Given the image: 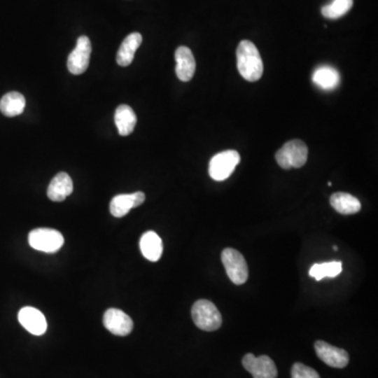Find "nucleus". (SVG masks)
Returning <instances> with one entry per match:
<instances>
[{
	"mask_svg": "<svg viewBox=\"0 0 378 378\" xmlns=\"http://www.w3.org/2000/svg\"><path fill=\"white\" fill-rule=\"evenodd\" d=\"M176 73L178 79L183 82L190 81L195 71V60L190 48L187 46H180L176 48Z\"/></svg>",
	"mask_w": 378,
	"mask_h": 378,
	"instance_id": "obj_13",
	"label": "nucleus"
},
{
	"mask_svg": "<svg viewBox=\"0 0 378 378\" xmlns=\"http://www.w3.org/2000/svg\"><path fill=\"white\" fill-rule=\"evenodd\" d=\"M342 262H338V260L315 264L311 267L309 274L316 281H321L325 277H332L333 279V277H336L342 273Z\"/></svg>",
	"mask_w": 378,
	"mask_h": 378,
	"instance_id": "obj_21",
	"label": "nucleus"
},
{
	"mask_svg": "<svg viewBox=\"0 0 378 378\" xmlns=\"http://www.w3.org/2000/svg\"><path fill=\"white\" fill-rule=\"evenodd\" d=\"M103 325L113 335L126 336L132 331V319L123 311L111 308L103 315Z\"/></svg>",
	"mask_w": 378,
	"mask_h": 378,
	"instance_id": "obj_10",
	"label": "nucleus"
},
{
	"mask_svg": "<svg viewBox=\"0 0 378 378\" xmlns=\"http://www.w3.org/2000/svg\"><path fill=\"white\" fill-rule=\"evenodd\" d=\"M332 207L342 214H354L360 210L361 204L357 197L350 193L335 192L330 197Z\"/></svg>",
	"mask_w": 378,
	"mask_h": 378,
	"instance_id": "obj_19",
	"label": "nucleus"
},
{
	"mask_svg": "<svg viewBox=\"0 0 378 378\" xmlns=\"http://www.w3.org/2000/svg\"><path fill=\"white\" fill-rule=\"evenodd\" d=\"M74 185L71 176L66 172H59L50 181L48 188V199L54 202H62L73 192Z\"/></svg>",
	"mask_w": 378,
	"mask_h": 378,
	"instance_id": "obj_14",
	"label": "nucleus"
},
{
	"mask_svg": "<svg viewBox=\"0 0 378 378\" xmlns=\"http://www.w3.org/2000/svg\"><path fill=\"white\" fill-rule=\"evenodd\" d=\"M142 43L140 33H132L122 42L117 52V63L120 66H128L134 60V52Z\"/></svg>",
	"mask_w": 378,
	"mask_h": 378,
	"instance_id": "obj_16",
	"label": "nucleus"
},
{
	"mask_svg": "<svg viewBox=\"0 0 378 378\" xmlns=\"http://www.w3.org/2000/svg\"><path fill=\"white\" fill-rule=\"evenodd\" d=\"M191 316L195 326L203 331H216L222 325L220 311L207 300H200L193 304Z\"/></svg>",
	"mask_w": 378,
	"mask_h": 378,
	"instance_id": "obj_2",
	"label": "nucleus"
},
{
	"mask_svg": "<svg viewBox=\"0 0 378 378\" xmlns=\"http://www.w3.org/2000/svg\"><path fill=\"white\" fill-rule=\"evenodd\" d=\"M25 108V98L18 92H10L0 100V111L6 117H16Z\"/></svg>",
	"mask_w": 378,
	"mask_h": 378,
	"instance_id": "obj_20",
	"label": "nucleus"
},
{
	"mask_svg": "<svg viewBox=\"0 0 378 378\" xmlns=\"http://www.w3.org/2000/svg\"><path fill=\"white\" fill-rule=\"evenodd\" d=\"M29 244L38 251L55 253L62 247L64 239L56 229L37 228L29 232Z\"/></svg>",
	"mask_w": 378,
	"mask_h": 378,
	"instance_id": "obj_4",
	"label": "nucleus"
},
{
	"mask_svg": "<svg viewBox=\"0 0 378 378\" xmlns=\"http://www.w3.org/2000/svg\"><path fill=\"white\" fill-rule=\"evenodd\" d=\"M140 249L145 258L150 262H158L163 252L161 237L155 231H147L141 237Z\"/></svg>",
	"mask_w": 378,
	"mask_h": 378,
	"instance_id": "obj_15",
	"label": "nucleus"
},
{
	"mask_svg": "<svg viewBox=\"0 0 378 378\" xmlns=\"http://www.w3.org/2000/svg\"><path fill=\"white\" fill-rule=\"evenodd\" d=\"M275 159L284 169L302 167L308 159V147L302 140L289 141L279 149Z\"/></svg>",
	"mask_w": 378,
	"mask_h": 378,
	"instance_id": "obj_3",
	"label": "nucleus"
},
{
	"mask_svg": "<svg viewBox=\"0 0 378 378\" xmlns=\"http://www.w3.org/2000/svg\"><path fill=\"white\" fill-rule=\"evenodd\" d=\"M18 321L22 327L33 335H42L48 329L46 317L41 311L33 307H24L21 309L18 313Z\"/></svg>",
	"mask_w": 378,
	"mask_h": 378,
	"instance_id": "obj_11",
	"label": "nucleus"
},
{
	"mask_svg": "<svg viewBox=\"0 0 378 378\" xmlns=\"http://www.w3.org/2000/svg\"><path fill=\"white\" fill-rule=\"evenodd\" d=\"M291 378H321V376L312 368L304 363H295L292 365Z\"/></svg>",
	"mask_w": 378,
	"mask_h": 378,
	"instance_id": "obj_23",
	"label": "nucleus"
},
{
	"mask_svg": "<svg viewBox=\"0 0 378 378\" xmlns=\"http://www.w3.org/2000/svg\"><path fill=\"white\" fill-rule=\"evenodd\" d=\"M314 349L321 360L330 367L342 369L349 363V354L344 349L332 346L323 340L315 342Z\"/></svg>",
	"mask_w": 378,
	"mask_h": 378,
	"instance_id": "obj_9",
	"label": "nucleus"
},
{
	"mask_svg": "<svg viewBox=\"0 0 378 378\" xmlns=\"http://www.w3.org/2000/svg\"><path fill=\"white\" fill-rule=\"evenodd\" d=\"M243 365L246 371L249 372L253 378L277 377L276 365L267 355L256 357L251 353H248L244 356Z\"/></svg>",
	"mask_w": 378,
	"mask_h": 378,
	"instance_id": "obj_8",
	"label": "nucleus"
},
{
	"mask_svg": "<svg viewBox=\"0 0 378 378\" xmlns=\"http://www.w3.org/2000/svg\"><path fill=\"white\" fill-rule=\"evenodd\" d=\"M115 123L121 136L132 134L136 124V115L132 107L124 104L118 106L115 113Z\"/></svg>",
	"mask_w": 378,
	"mask_h": 378,
	"instance_id": "obj_18",
	"label": "nucleus"
},
{
	"mask_svg": "<svg viewBox=\"0 0 378 378\" xmlns=\"http://www.w3.org/2000/svg\"><path fill=\"white\" fill-rule=\"evenodd\" d=\"M353 6V0H333L321 8V14L327 19H338L346 15Z\"/></svg>",
	"mask_w": 378,
	"mask_h": 378,
	"instance_id": "obj_22",
	"label": "nucleus"
},
{
	"mask_svg": "<svg viewBox=\"0 0 378 378\" xmlns=\"http://www.w3.org/2000/svg\"><path fill=\"white\" fill-rule=\"evenodd\" d=\"M144 201L145 195L142 191L130 193V195H115L111 199L109 210L115 218H122L126 216L132 208L142 205Z\"/></svg>",
	"mask_w": 378,
	"mask_h": 378,
	"instance_id": "obj_12",
	"label": "nucleus"
},
{
	"mask_svg": "<svg viewBox=\"0 0 378 378\" xmlns=\"http://www.w3.org/2000/svg\"><path fill=\"white\" fill-rule=\"evenodd\" d=\"M237 71L239 75L249 82L260 79L264 71L262 57L256 46L249 40L239 42L237 50Z\"/></svg>",
	"mask_w": 378,
	"mask_h": 378,
	"instance_id": "obj_1",
	"label": "nucleus"
},
{
	"mask_svg": "<svg viewBox=\"0 0 378 378\" xmlns=\"http://www.w3.org/2000/svg\"><path fill=\"white\" fill-rule=\"evenodd\" d=\"M312 81L321 90H335L340 83V73L334 67L321 66L313 73Z\"/></svg>",
	"mask_w": 378,
	"mask_h": 378,
	"instance_id": "obj_17",
	"label": "nucleus"
},
{
	"mask_svg": "<svg viewBox=\"0 0 378 378\" xmlns=\"http://www.w3.org/2000/svg\"><path fill=\"white\" fill-rule=\"evenodd\" d=\"M92 44L90 38L81 36L78 38L76 48L67 59V69L73 75H81L88 69L90 64Z\"/></svg>",
	"mask_w": 378,
	"mask_h": 378,
	"instance_id": "obj_7",
	"label": "nucleus"
},
{
	"mask_svg": "<svg viewBox=\"0 0 378 378\" xmlns=\"http://www.w3.org/2000/svg\"><path fill=\"white\" fill-rule=\"evenodd\" d=\"M241 157L237 150H225L216 153L209 163V176L214 181H224L234 172Z\"/></svg>",
	"mask_w": 378,
	"mask_h": 378,
	"instance_id": "obj_6",
	"label": "nucleus"
},
{
	"mask_svg": "<svg viewBox=\"0 0 378 378\" xmlns=\"http://www.w3.org/2000/svg\"><path fill=\"white\" fill-rule=\"evenodd\" d=\"M222 262L229 279L235 285H243L248 279V266L243 254L233 248L223 250Z\"/></svg>",
	"mask_w": 378,
	"mask_h": 378,
	"instance_id": "obj_5",
	"label": "nucleus"
}]
</instances>
